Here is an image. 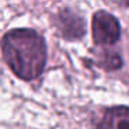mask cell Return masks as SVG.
Here are the masks:
<instances>
[{
	"label": "cell",
	"instance_id": "obj_2",
	"mask_svg": "<svg viewBox=\"0 0 129 129\" xmlns=\"http://www.w3.org/2000/svg\"><path fill=\"white\" fill-rule=\"evenodd\" d=\"M93 42L99 46H108L118 42L121 26L118 20L107 11H97L92 20Z\"/></svg>",
	"mask_w": 129,
	"mask_h": 129
},
{
	"label": "cell",
	"instance_id": "obj_5",
	"mask_svg": "<svg viewBox=\"0 0 129 129\" xmlns=\"http://www.w3.org/2000/svg\"><path fill=\"white\" fill-rule=\"evenodd\" d=\"M100 65L103 68H106L107 71H115L119 70L122 65V58L121 56L114 50H106L103 51L100 57Z\"/></svg>",
	"mask_w": 129,
	"mask_h": 129
},
{
	"label": "cell",
	"instance_id": "obj_3",
	"mask_svg": "<svg viewBox=\"0 0 129 129\" xmlns=\"http://www.w3.org/2000/svg\"><path fill=\"white\" fill-rule=\"evenodd\" d=\"M57 26L65 39H79L85 35V21L71 10H62L58 13Z\"/></svg>",
	"mask_w": 129,
	"mask_h": 129
},
{
	"label": "cell",
	"instance_id": "obj_4",
	"mask_svg": "<svg viewBox=\"0 0 129 129\" xmlns=\"http://www.w3.org/2000/svg\"><path fill=\"white\" fill-rule=\"evenodd\" d=\"M96 129H129V107L118 106L108 108Z\"/></svg>",
	"mask_w": 129,
	"mask_h": 129
},
{
	"label": "cell",
	"instance_id": "obj_1",
	"mask_svg": "<svg viewBox=\"0 0 129 129\" xmlns=\"http://www.w3.org/2000/svg\"><path fill=\"white\" fill-rule=\"evenodd\" d=\"M2 53L11 71L24 81H32L42 74L46 64L45 39L29 28L13 29L2 40Z\"/></svg>",
	"mask_w": 129,
	"mask_h": 129
}]
</instances>
